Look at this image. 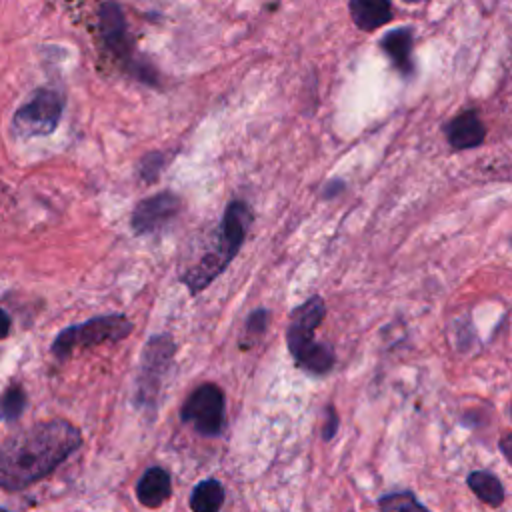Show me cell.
I'll list each match as a JSON object with an SVG mask.
<instances>
[{
  "label": "cell",
  "mask_w": 512,
  "mask_h": 512,
  "mask_svg": "<svg viewBox=\"0 0 512 512\" xmlns=\"http://www.w3.org/2000/svg\"><path fill=\"white\" fill-rule=\"evenodd\" d=\"M82 446V432L64 418L36 422L0 442V488L24 490L68 460Z\"/></svg>",
  "instance_id": "6da1fadb"
},
{
  "label": "cell",
  "mask_w": 512,
  "mask_h": 512,
  "mask_svg": "<svg viewBox=\"0 0 512 512\" xmlns=\"http://www.w3.org/2000/svg\"><path fill=\"white\" fill-rule=\"evenodd\" d=\"M252 220L254 212L244 200H232L224 208L216 230V244L180 276V282L188 288L190 296L200 294L230 266L246 240Z\"/></svg>",
  "instance_id": "7a4b0ae2"
},
{
  "label": "cell",
  "mask_w": 512,
  "mask_h": 512,
  "mask_svg": "<svg viewBox=\"0 0 512 512\" xmlns=\"http://www.w3.org/2000/svg\"><path fill=\"white\" fill-rule=\"evenodd\" d=\"M326 318V302L322 296H310L290 312L286 326V348L300 370L312 376H322L336 362L334 348L314 340V332Z\"/></svg>",
  "instance_id": "3957f363"
},
{
  "label": "cell",
  "mask_w": 512,
  "mask_h": 512,
  "mask_svg": "<svg viewBox=\"0 0 512 512\" xmlns=\"http://www.w3.org/2000/svg\"><path fill=\"white\" fill-rule=\"evenodd\" d=\"M98 28H100V38L108 52L126 68L130 76H134L138 82L148 84V86H160L158 82V72L156 68L136 52L128 22L124 16V10L116 2H104L98 8Z\"/></svg>",
  "instance_id": "277c9868"
},
{
  "label": "cell",
  "mask_w": 512,
  "mask_h": 512,
  "mask_svg": "<svg viewBox=\"0 0 512 512\" xmlns=\"http://www.w3.org/2000/svg\"><path fill=\"white\" fill-rule=\"evenodd\" d=\"M176 356V342L170 334H152L140 354L134 404L154 414L164 378L168 376Z\"/></svg>",
  "instance_id": "5b68a950"
},
{
  "label": "cell",
  "mask_w": 512,
  "mask_h": 512,
  "mask_svg": "<svg viewBox=\"0 0 512 512\" xmlns=\"http://www.w3.org/2000/svg\"><path fill=\"white\" fill-rule=\"evenodd\" d=\"M134 332V322L126 314H102L82 324H72L58 332L52 342V354L58 360L68 358L76 348H90L104 342H118Z\"/></svg>",
  "instance_id": "8992f818"
},
{
  "label": "cell",
  "mask_w": 512,
  "mask_h": 512,
  "mask_svg": "<svg viewBox=\"0 0 512 512\" xmlns=\"http://www.w3.org/2000/svg\"><path fill=\"white\" fill-rule=\"evenodd\" d=\"M64 96L54 88H38L28 102H24L14 118L12 132L18 138H36L52 134L64 112Z\"/></svg>",
  "instance_id": "52a82bcc"
},
{
  "label": "cell",
  "mask_w": 512,
  "mask_h": 512,
  "mask_svg": "<svg viewBox=\"0 0 512 512\" xmlns=\"http://www.w3.org/2000/svg\"><path fill=\"white\" fill-rule=\"evenodd\" d=\"M180 420L190 424L202 436H220L226 424L224 392L214 382L196 386L182 404Z\"/></svg>",
  "instance_id": "ba28073f"
},
{
  "label": "cell",
  "mask_w": 512,
  "mask_h": 512,
  "mask_svg": "<svg viewBox=\"0 0 512 512\" xmlns=\"http://www.w3.org/2000/svg\"><path fill=\"white\" fill-rule=\"evenodd\" d=\"M182 210V198L172 190H162L136 202L130 214V228L136 236L156 234L166 228Z\"/></svg>",
  "instance_id": "9c48e42d"
},
{
  "label": "cell",
  "mask_w": 512,
  "mask_h": 512,
  "mask_svg": "<svg viewBox=\"0 0 512 512\" xmlns=\"http://www.w3.org/2000/svg\"><path fill=\"white\" fill-rule=\"evenodd\" d=\"M444 136L454 150H472L486 140V126L474 108L458 112L444 124Z\"/></svg>",
  "instance_id": "30bf717a"
},
{
  "label": "cell",
  "mask_w": 512,
  "mask_h": 512,
  "mask_svg": "<svg viewBox=\"0 0 512 512\" xmlns=\"http://www.w3.org/2000/svg\"><path fill=\"white\" fill-rule=\"evenodd\" d=\"M382 52L390 58L396 72L404 78L414 76V60H412V48H414V30L410 26H400L388 30L380 38Z\"/></svg>",
  "instance_id": "8fae6325"
},
{
  "label": "cell",
  "mask_w": 512,
  "mask_h": 512,
  "mask_svg": "<svg viewBox=\"0 0 512 512\" xmlns=\"http://www.w3.org/2000/svg\"><path fill=\"white\" fill-rule=\"evenodd\" d=\"M170 494H172L170 474L160 466L148 468L136 482V498L146 508L162 506L170 498Z\"/></svg>",
  "instance_id": "7c38bea8"
},
{
  "label": "cell",
  "mask_w": 512,
  "mask_h": 512,
  "mask_svg": "<svg viewBox=\"0 0 512 512\" xmlns=\"http://www.w3.org/2000/svg\"><path fill=\"white\" fill-rule=\"evenodd\" d=\"M348 12L358 30L374 32L392 20V4L386 0H350Z\"/></svg>",
  "instance_id": "4fadbf2b"
},
{
  "label": "cell",
  "mask_w": 512,
  "mask_h": 512,
  "mask_svg": "<svg viewBox=\"0 0 512 512\" xmlns=\"http://www.w3.org/2000/svg\"><path fill=\"white\" fill-rule=\"evenodd\" d=\"M468 486L470 490L488 506L498 508L504 502V486L498 476H494L488 470H474L468 474Z\"/></svg>",
  "instance_id": "5bb4252c"
},
{
  "label": "cell",
  "mask_w": 512,
  "mask_h": 512,
  "mask_svg": "<svg viewBox=\"0 0 512 512\" xmlns=\"http://www.w3.org/2000/svg\"><path fill=\"white\" fill-rule=\"evenodd\" d=\"M224 504V486L216 478L198 482L190 494L192 512H220Z\"/></svg>",
  "instance_id": "9a60e30c"
},
{
  "label": "cell",
  "mask_w": 512,
  "mask_h": 512,
  "mask_svg": "<svg viewBox=\"0 0 512 512\" xmlns=\"http://www.w3.org/2000/svg\"><path fill=\"white\" fill-rule=\"evenodd\" d=\"M268 322H270V310L268 308H256L248 314L246 322H244V332L240 336L238 346L242 350H250L256 346V342L266 334L268 330Z\"/></svg>",
  "instance_id": "2e32d148"
},
{
  "label": "cell",
  "mask_w": 512,
  "mask_h": 512,
  "mask_svg": "<svg viewBox=\"0 0 512 512\" xmlns=\"http://www.w3.org/2000/svg\"><path fill=\"white\" fill-rule=\"evenodd\" d=\"M380 512H430L412 492H390L378 500Z\"/></svg>",
  "instance_id": "e0dca14e"
},
{
  "label": "cell",
  "mask_w": 512,
  "mask_h": 512,
  "mask_svg": "<svg viewBox=\"0 0 512 512\" xmlns=\"http://www.w3.org/2000/svg\"><path fill=\"white\" fill-rule=\"evenodd\" d=\"M26 408V392L20 386H10L0 396V420L14 422L22 416Z\"/></svg>",
  "instance_id": "ac0fdd59"
},
{
  "label": "cell",
  "mask_w": 512,
  "mask_h": 512,
  "mask_svg": "<svg viewBox=\"0 0 512 512\" xmlns=\"http://www.w3.org/2000/svg\"><path fill=\"white\" fill-rule=\"evenodd\" d=\"M168 160H166V154L160 152V150H152L148 154H144L138 162V176L142 182L146 184H152L158 180V176L162 174V170L166 168Z\"/></svg>",
  "instance_id": "d6986e66"
},
{
  "label": "cell",
  "mask_w": 512,
  "mask_h": 512,
  "mask_svg": "<svg viewBox=\"0 0 512 512\" xmlns=\"http://www.w3.org/2000/svg\"><path fill=\"white\" fill-rule=\"evenodd\" d=\"M336 430H338V412L334 410V406H328L326 408V422H324V428H322V438L324 440L334 438Z\"/></svg>",
  "instance_id": "ffe728a7"
},
{
  "label": "cell",
  "mask_w": 512,
  "mask_h": 512,
  "mask_svg": "<svg viewBox=\"0 0 512 512\" xmlns=\"http://www.w3.org/2000/svg\"><path fill=\"white\" fill-rule=\"evenodd\" d=\"M344 188H346V182H344V180L332 178V180H328V182L324 184V188H322V198H324V200H330V198H334L336 194H340Z\"/></svg>",
  "instance_id": "44dd1931"
},
{
  "label": "cell",
  "mask_w": 512,
  "mask_h": 512,
  "mask_svg": "<svg viewBox=\"0 0 512 512\" xmlns=\"http://www.w3.org/2000/svg\"><path fill=\"white\" fill-rule=\"evenodd\" d=\"M10 328H12V322H10V316L0 308V340L2 338H6L8 336V332H10Z\"/></svg>",
  "instance_id": "7402d4cb"
},
{
  "label": "cell",
  "mask_w": 512,
  "mask_h": 512,
  "mask_svg": "<svg viewBox=\"0 0 512 512\" xmlns=\"http://www.w3.org/2000/svg\"><path fill=\"white\" fill-rule=\"evenodd\" d=\"M508 444H510V434H504V438H502L500 446H502V452H504L506 460H510V448H508Z\"/></svg>",
  "instance_id": "603a6c76"
},
{
  "label": "cell",
  "mask_w": 512,
  "mask_h": 512,
  "mask_svg": "<svg viewBox=\"0 0 512 512\" xmlns=\"http://www.w3.org/2000/svg\"><path fill=\"white\" fill-rule=\"evenodd\" d=\"M0 512H10V510H6V508H0Z\"/></svg>",
  "instance_id": "cb8c5ba5"
}]
</instances>
